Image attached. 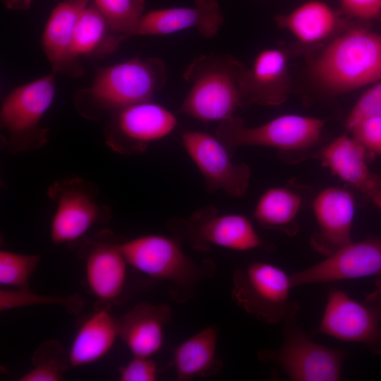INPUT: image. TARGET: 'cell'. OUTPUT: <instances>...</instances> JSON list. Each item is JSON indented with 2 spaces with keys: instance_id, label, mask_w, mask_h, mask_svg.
Wrapping results in <instances>:
<instances>
[{
  "instance_id": "3957f363",
  "label": "cell",
  "mask_w": 381,
  "mask_h": 381,
  "mask_svg": "<svg viewBox=\"0 0 381 381\" xmlns=\"http://www.w3.org/2000/svg\"><path fill=\"white\" fill-rule=\"evenodd\" d=\"M174 236L145 235L117 243L128 265L152 278L171 284L169 294L180 303L189 300L198 285L212 277L215 266L210 260L197 263L181 248Z\"/></svg>"
},
{
  "instance_id": "4fadbf2b",
  "label": "cell",
  "mask_w": 381,
  "mask_h": 381,
  "mask_svg": "<svg viewBox=\"0 0 381 381\" xmlns=\"http://www.w3.org/2000/svg\"><path fill=\"white\" fill-rule=\"evenodd\" d=\"M49 195L56 204L50 226L54 244L75 241L105 220L104 209L79 179L54 183Z\"/></svg>"
},
{
  "instance_id": "cb8c5ba5",
  "label": "cell",
  "mask_w": 381,
  "mask_h": 381,
  "mask_svg": "<svg viewBox=\"0 0 381 381\" xmlns=\"http://www.w3.org/2000/svg\"><path fill=\"white\" fill-rule=\"evenodd\" d=\"M277 25L290 32L303 43H315L329 36L335 29L338 17L327 3L310 0L291 12L275 18Z\"/></svg>"
},
{
  "instance_id": "ffe728a7",
  "label": "cell",
  "mask_w": 381,
  "mask_h": 381,
  "mask_svg": "<svg viewBox=\"0 0 381 381\" xmlns=\"http://www.w3.org/2000/svg\"><path fill=\"white\" fill-rule=\"evenodd\" d=\"M85 262L86 282L94 296L106 304L119 300L126 286L128 263L117 243H92Z\"/></svg>"
},
{
  "instance_id": "d590c367",
  "label": "cell",
  "mask_w": 381,
  "mask_h": 381,
  "mask_svg": "<svg viewBox=\"0 0 381 381\" xmlns=\"http://www.w3.org/2000/svg\"><path fill=\"white\" fill-rule=\"evenodd\" d=\"M373 202L381 209V188L372 197Z\"/></svg>"
},
{
  "instance_id": "52a82bcc",
  "label": "cell",
  "mask_w": 381,
  "mask_h": 381,
  "mask_svg": "<svg viewBox=\"0 0 381 381\" xmlns=\"http://www.w3.org/2000/svg\"><path fill=\"white\" fill-rule=\"evenodd\" d=\"M325 121L296 114L276 117L258 126L248 127L233 116L219 123L215 135L229 148L264 146L282 150H302L318 140Z\"/></svg>"
},
{
  "instance_id": "277c9868",
  "label": "cell",
  "mask_w": 381,
  "mask_h": 381,
  "mask_svg": "<svg viewBox=\"0 0 381 381\" xmlns=\"http://www.w3.org/2000/svg\"><path fill=\"white\" fill-rule=\"evenodd\" d=\"M314 75L332 92H345L381 80V35L363 27L334 39L317 59Z\"/></svg>"
},
{
  "instance_id": "f1b7e54d",
  "label": "cell",
  "mask_w": 381,
  "mask_h": 381,
  "mask_svg": "<svg viewBox=\"0 0 381 381\" xmlns=\"http://www.w3.org/2000/svg\"><path fill=\"white\" fill-rule=\"evenodd\" d=\"M56 304L64 307L69 313L78 315L84 306L83 298L78 294L66 297H56L40 295L32 291L29 287L16 290H0V310L20 308L23 306Z\"/></svg>"
},
{
  "instance_id": "e575fe53",
  "label": "cell",
  "mask_w": 381,
  "mask_h": 381,
  "mask_svg": "<svg viewBox=\"0 0 381 381\" xmlns=\"http://www.w3.org/2000/svg\"><path fill=\"white\" fill-rule=\"evenodd\" d=\"M2 1L9 9L26 10L30 7L33 0H2Z\"/></svg>"
},
{
  "instance_id": "836d02e7",
  "label": "cell",
  "mask_w": 381,
  "mask_h": 381,
  "mask_svg": "<svg viewBox=\"0 0 381 381\" xmlns=\"http://www.w3.org/2000/svg\"><path fill=\"white\" fill-rule=\"evenodd\" d=\"M343 12L361 21L381 20V0H339Z\"/></svg>"
},
{
  "instance_id": "44dd1931",
  "label": "cell",
  "mask_w": 381,
  "mask_h": 381,
  "mask_svg": "<svg viewBox=\"0 0 381 381\" xmlns=\"http://www.w3.org/2000/svg\"><path fill=\"white\" fill-rule=\"evenodd\" d=\"M368 152L353 137L344 135L329 143L320 157L322 165L334 175L372 198L381 188V179L369 169Z\"/></svg>"
},
{
  "instance_id": "f546056e",
  "label": "cell",
  "mask_w": 381,
  "mask_h": 381,
  "mask_svg": "<svg viewBox=\"0 0 381 381\" xmlns=\"http://www.w3.org/2000/svg\"><path fill=\"white\" fill-rule=\"evenodd\" d=\"M38 255H25L8 250L0 251V284L28 287L29 279L40 261Z\"/></svg>"
},
{
  "instance_id": "30bf717a",
  "label": "cell",
  "mask_w": 381,
  "mask_h": 381,
  "mask_svg": "<svg viewBox=\"0 0 381 381\" xmlns=\"http://www.w3.org/2000/svg\"><path fill=\"white\" fill-rule=\"evenodd\" d=\"M55 94L52 73L16 87L6 97L0 111V123L8 143L26 146L31 141L43 142L47 133L39 125Z\"/></svg>"
},
{
  "instance_id": "6da1fadb",
  "label": "cell",
  "mask_w": 381,
  "mask_h": 381,
  "mask_svg": "<svg viewBox=\"0 0 381 381\" xmlns=\"http://www.w3.org/2000/svg\"><path fill=\"white\" fill-rule=\"evenodd\" d=\"M167 79L164 61L137 56L97 71L91 85L77 92L75 105L82 114L94 117L152 100Z\"/></svg>"
},
{
  "instance_id": "8fae6325",
  "label": "cell",
  "mask_w": 381,
  "mask_h": 381,
  "mask_svg": "<svg viewBox=\"0 0 381 381\" xmlns=\"http://www.w3.org/2000/svg\"><path fill=\"white\" fill-rule=\"evenodd\" d=\"M181 142L202 176L208 191L222 190L233 197L245 195L250 169L244 163L233 162L229 148L216 135L187 130L181 135Z\"/></svg>"
},
{
  "instance_id": "d6a6232c",
  "label": "cell",
  "mask_w": 381,
  "mask_h": 381,
  "mask_svg": "<svg viewBox=\"0 0 381 381\" xmlns=\"http://www.w3.org/2000/svg\"><path fill=\"white\" fill-rule=\"evenodd\" d=\"M157 364L150 357L135 356L119 368L121 381H154L157 374Z\"/></svg>"
},
{
  "instance_id": "2e32d148",
  "label": "cell",
  "mask_w": 381,
  "mask_h": 381,
  "mask_svg": "<svg viewBox=\"0 0 381 381\" xmlns=\"http://www.w3.org/2000/svg\"><path fill=\"white\" fill-rule=\"evenodd\" d=\"M224 18L217 0H194L193 6L157 9L144 13L133 36L166 35L195 28L207 38L217 35Z\"/></svg>"
},
{
  "instance_id": "d4e9b609",
  "label": "cell",
  "mask_w": 381,
  "mask_h": 381,
  "mask_svg": "<svg viewBox=\"0 0 381 381\" xmlns=\"http://www.w3.org/2000/svg\"><path fill=\"white\" fill-rule=\"evenodd\" d=\"M122 40L112 32L104 16L90 2L81 12L75 23L71 55L78 64V60L80 56L114 52Z\"/></svg>"
},
{
  "instance_id": "5bb4252c",
  "label": "cell",
  "mask_w": 381,
  "mask_h": 381,
  "mask_svg": "<svg viewBox=\"0 0 381 381\" xmlns=\"http://www.w3.org/2000/svg\"><path fill=\"white\" fill-rule=\"evenodd\" d=\"M377 276L381 282V238L351 242L322 261L291 275L293 286Z\"/></svg>"
},
{
  "instance_id": "7c38bea8",
  "label": "cell",
  "mask_w": 381,
  "mask_h": 381,
  "mask_svg": "<svg viewBox=\"0 0 381 381\" xmlns=\"http://www.w3.org/2000/svg\"><path fill=\"white\" fill-rule=\"evenodd\" d=\"M177 125L176 116L150 101L136 103L111 113L106 127L109 145L123 153L140 152L169 135Z\"/></svg>"
},
{
  "instance_id": "9a60e30c",
  "label": "cell",
  "mask_w": 381,
  "mask_h": 381,
  "mask_svg": "<svg viewBox=\"0 0 381 381\" xmlns=\"http://www.w3.org/2000/svg\"><path fill=\"white\" fill-rule=\"evenodd\" d=\"M318 231L311 238L313 248L325 257L352 242L353 198L348 191L335 187L321 191L313 205Z\"/></svg>"
},
{
  "instance_id": "ba28073f",
  "label": "cell",
  "mask_w": 381,
  "mask_h": 381,
  "mask_svg": "<svg viewBox=\"0 0 381 381\" xmlns=\"http://www.w3.org/2000/svg\"><path fill=\"white\" fill-rule=\"evenodd\" d=\"M319 333L364 345L381 355V287L358 301L341 290L329 291Z\"/></svg>"
},
{
  "instance_id": "9c48e42d",
  "label": "cell",
  "mask_w": 381,
  "mask_h": 381,
  "mask_svg": "<svg viewBox=\"0 0 381 381\" xmlns=\"http://www.w3.org/2000/svg\"><path fill=\"white\" fill-rule=\"evenodd\" d=\"M172 236L189 241L202 252L212 246L234 250H248L263 243L246 217L236 214H219L212 207L195 212L188 219H172L167 224Z\"/></svg>"
},
{
  "instance_id": "d6986e66",
  "label": "cell",
  "mask_w": 381,
  "mask_h": 381,
  "mask_svg": "<svg viewBox=\"0 0 381 381\" xmlns=\"http://www.w3.org/2000/svg\"><path fill=\"white\" fill-rule=\"evenodd\" d=\"M91 0H66L59 3L52 11L42 36L43 51L54 73L71 75L81 73L82 69L71 55V47L75 23Z\"/></svg>"
},
{
  "instance_id": "5b68a950",
  "label": "cell",
  "mask_w": 381,
  "mask_h": 381,
  "mask_svg": "<svg viewBox=\"0 0 381 381\" xmlns=\"http://www.w3.org/2000/svg\"><path fill=\"white\" fill-rule=\"evenodd\" d=\"M231 296L248 314L262 322L295 320L299 304L290 297L291 275L266 262H253L233 274Z\"/></svg>"
},
{
  "instance_id": "603a6c76",
  "label": "cell",
  "mask_w": 381,
  "mask_h": 381,
  "mask_svg": "<svg viewBox=\"0 0 381 381\" xmlns=\"http://www.w3.org/2000/svg\"><path fill=\"white\" fill-rule=\"evenodd\" d=\"M217 342L216 328L207 327L179 345L172 360L177 380L216 375L223 366L216 357Z\"/></svg>"
},
{
  "instance_id": "7402d4cb",
  "label": "cell",
  "mask_w": 381,
  "mask_h": 381,
  "mask_svg": "<svg viewBox=\"0 0 381 381\" xmlns=\"http://www.w3.org/2000/svg\"><path fill=\"white\" fill-rule=\"evenodd\" d=\"M118 337L119 319L107 308H98L77 331L68 352L71 367L97 361L110 351Z\"/></svg>"
},
{
  "instance_id": "4dcf8cb0",
  "label": "cell",
  "mask_w": 381,
  "mask_h": 381,
  "mask_svg": "<svg viewBox=\"0 0 381 381\" xmlns=\"http://www.w3.org/2000/svg\"><path fill=\"white\" fill-rule=\"evenodd\" d=\"M370 116H381V80L359 97L347 117L346 126L349 129L359 120Z\"/></svg>"
},
{
  "instance_id": "8992f818",
  "label": "cell",
  "mask_w": 381,
  "mask_h": 381,
  "mask_svg": "<svg viewBox=\"0 0 381 381\" xmlns=\"http://www.w3.org/2000/svg\"><path fill=\"white\" fill-rule=\"evenodd\" d=\"M295 320L284 323V340L277 349H262L258 358L279 365L294 381H337L346 358L344 351L311 340Z\"/></svg>"
},
{
  "instance_id": "4316f807",
  "label": "cell",
  "mask_w": 381,
  "mask_h": 381,
  "mask_svg": "<svg viewBox=\"0 0 381 381\" xmlns=\"http://www.w3.org/2000/svg\"><path fill=\"white\" fill-rule=\"evenodd\" d=\"M33 368L19 381H59L71 366L69 354L55 340H47L36 349L31 358Z\"/></svg>"
},
{
  "instance_id": "e0dca14e",
  "label": "cell",
  "mask_w": 381,
  "mask_h": 381,
  "mask_svg": "<svg viewBox=\"0 0 381 381\" xmlns=\"http://www.w3.org/2000/svg\"><path fill=\"white\" fill-rule=\"evenodd\" d=\"M241 87L246 105L277 106L287 98L288 57L279 47H269L255 56L250 67L246 66Z\"/></svg>"
},
{
  "instance_id": "ac0fdd59",
  "label": "cell",
  "mask_w": 381,
  "mask_h": 381,
  "mask_svg": "<svg viewBox=\"0 0 381 381\" xmlns=\"http://www.w3.org/2000/svg\"><path fill=\"white\" fill-rule=\"evenodd\" d=\"M171 319L169 306L140 303L119 319V337L133 356L150 357L162 348L164 327Z\"/></svg>"
},
{
  "instance_id": "484cf974",
  "label": "cell",
  "mask_w": 381,
  "mask_h": 381,
  "mask_svg": "<svg viewBox=\"0 0 381 381\" xmlns=\"http://www.w3.org/2000/svg\"><path fill=\"white\" fill-rule=\"evenodd\" d=\"M301 205V199L294 191L283 187L270 188L259 198L254 217L264 228L294 235L298 230L295 219Z\"/></svg>"
},
{
  "instance_id": "7a4b0ae2",
  "label": "cell",
  "mask_w": 381,
  "mask_h": 381,
  "mask_svg": "<svg viewBox=\"0 0 381 381\" xmlns=\"http://www.w3.org/2000/svg\"><path fill=\"white\" fill-rule=\"evenodd\" d=\"M246 66L229 54H202L186 68L190 85L180 112L202 122L222 121L246 106L241 78Z\"/></svg>"
},
{
  "instance_id": "83f0119b",
  "label": "cell",
  "mask_w": 381,
  "mask_h": 381,
  "mask_svg": "<svg viewBox=\"0 0 381 381\" xmlns=\"http://www.w3.org/2000/svg\"><path fill=\"white\" fill-rule=\"evenodd\" d=\"M107 20L111 30L123 40L133 37L144 14L145 0H91Z\"/></svg>"
},
{
  "instance_id": "1f68e13d",
  "label": "cell",
  "mask_w": 381,
  "mask_h": 381,
  "mask_svg": "<svg viewBox=\"0 0 381 381\" xmlns=\"http://www.w3.org/2000/svg\"><path fill=\"white\" fill-rule=\"evenodd\" d=\"M349 130L369 152L381 155V116L362 119Z\"/></svg>"
}]
</instances>
